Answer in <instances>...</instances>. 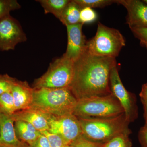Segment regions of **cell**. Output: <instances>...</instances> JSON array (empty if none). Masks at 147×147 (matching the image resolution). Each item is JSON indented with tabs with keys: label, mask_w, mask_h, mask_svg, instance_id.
<instances>
[{
	"label": "cell",
	"mask_w": 147,
	"mask_h": 147,
	"mask_svg": "<svg viewBox=\"0 0 147 147\" xmlns=\"http://www.w3.org/2000/svg\"><path fill=\"white\" fill-rule=\"evenodd\" d=\"M116 64V59L94 56L86 50L74 62L73 78L68 88L77 100L110 94V71Z\"/></svg>",
	"instance_id": "6da1fadb"
},
{
	"label": "cell",
	"mask_w": 147,
	"mask_h": 147,
	"mask_svg": "<svg viewBox=\"0 0 147 147\" xmlns=\"http://www.w3.org/2000/svg\"><path fill=\"white\" fill-rule=\"evenodd\" d=\"M78 119L82 136L96 143L105 144L119 134L131 133L124 113L113 117Z\"/></svg>",
	"instance_id": "7a4b0ae2"
},
{
	"label": "cell",
	"mask_w": 147,
	"mask_h": 147,
	"mask_svg": "<svg viewBox=\"0 0 147 147\" xmlns=\"http://www.w3.org/2000/svg\"><path fill=\"white\" fill-rule=\"evenodd\" d=\"M34 89L32 106L50 115L73 114L77 100L69 88Z\"/></svg>",
	"instance_id": "3957f363"
},
{
	"label": "cell",
	"mask_w": 147,
	"mask_h": 147,
	"mask_svg": "<svg viewBox=\"0 0 147 147\" xmlns=\"http://www.w3.org/2000/svg\"><path fill=\"white\" fill-rule=\"evenodd\" d=\"M124 113L123 108L113 93L77 100L73 114L81 118L113 117Z\"/></svg>",
	"instance_id": "277c9868"
},
{
	"label": "cell",
	"mask_w": 147,
	"mask_h": 147,
	"mask_svg": "<svg viewBox=\"0 0 147 147\" xmlns=\"http://www.w3.org/2000/svg\"><path fill=\"white\" fill-rule=\"evenodd\" d=\"M125 45V39L118 30L99 22L95 35L87 42V50L94 56L116 59Z\"/></svg>",
	"instance_id": "5b68a950"
},
{
	"label": "cell",
	"mask_w": 147,
	"mask_h": 147,
	"mask_svg": "<svg viewBox=\"0 0 147 147\" xmlns=\"http://www.w3.org/2000/svg\"><path fill=\"white\" fill-rule=\"evenodd\" d=\"M74 62L63 55L50 64L47 71L35 80L34 89L68 88L73 79Z\"/></svg>",
	"instance_id": "8992f818"
},
{
	"label": "cell",
	"mask_w": 147,
	"mask_h": 147,
	"mask_svg": "<svg viewBox=\"0 0 147 147\" xmlns=\"http://www.w3.org/2000/svg\"><path fill=\"white\" fill-rule=\"evenodd\" d=\"M110 87L112 93L120 102L124 111L127 121L129 123L138 117V107L135 94L128 91L124 86L119 75L117 64L111 69Z\"/></svg>",
	"instance_id": "52a82bcc"
},
{
	"label": "cell",
	"mask_w": 147,
	"mask_h": 147,
	"mask_svg": "<svg viewBox=\"0 0 147 147\" xmlns=\"http://www.w3.org/2000/svg\"><path fill=\"white\" fill-rule=\"evenodd\" d=\"M47 131L57 134L67 145H71L82 135V129L78 118L73 114L63 116L50 115Z\"/></svg>",
	"instance_id": "ba28073f"
},
{
	"label": "cell",
	"mask_w": 147,
	"mask_h": 147,
	"mask_svg": "<svg viewBox=\"0 0 147 147\" xmlns=\"http://www.w3.org/2000/svg\"><path fill=\"white\" fill-rule=\"evenodd\" d=\"M26 40V35L16 19L9 14L0 20L1 51L14 50L17 44Z\"/></svg>",
	"instance_id": "9c48e42d"
},
{
	"label": "cell",
	"mask_w": 147,
	"mask_h": 147,
	"mask_svg": "<svg viewBox=\"0 0 147 147\" xmlns=\"http://www.w3.org/2000/svg\"><path fill=\"white\" fill-rule=\"evenodd\" d=\"M83 25L79 24L66 26L67 45L64 55L74 62L79 59L87 49L88 41L82 32Z\"/></svg>",
	"instance_id": "30bf717a"
},
{
	"label": "cell",
	"mask_w": 147,
	"mask_h": 147,
	"mask_svg": "<svg viewBox=\"0 0 147 147\" xmlns=\"http://www.w3.org/2000/svg\"><path fill=\"white\" fill-rule=\"evenodd\" d=\"M127 11L126 24L130 29L147 28V4L139 0H117Z\"/></svg>",
	"instance_id": "8fae6325"
},
{
	"label": "cell",
	"mask_w": 147,
	"mask_h": 147,
	"mask_svg": "<svg viewBox=\"0 0 147 147\" xmlns=\"http://www.w3.org/2000/svg\"><path fill=\"white\" fill-rule=\"evenodd\" d=\"M11 116L14 121H24L31 124L40 132L49 129L48 120L50 115L33 106L16 111Z\"/></svg>",
	"instance_id": "7c38bea8"
},
{
	"label": "cell",
	"mask_w": 147,
	"mask_h": 147,
	"mask_svg": "<svg viewBox=\"0 0 147 147\" xmlns=\"http://www.w3.org/2000/svg\"><path fill=\"white\" fill-rule=\"evenodd\" d=\"M0 144L7 147H30L16 135L12 116L0 111Z\"/></svg>",
	"instance_id": "4fadbf2b"
},
{
	"label": "cell",
	"mask_w": 147,
	"mask_h": 147,
	"mask_svg": "<svg viewBox=\"0 0 147 147\" xmlns=\"http://www.w3.org/2000/svg\"><path fill=\"white\" fill-rule=\"evenodd\" d=\"M34 91L33 88L30 86L26 81L16 79L12 85L11 92L16 112L31 107L33 101Z\"/></svg>",
	"instance_id": "5bb4252c"
},
{
	"label": "cell",
	"mask_w": 147,
	"mask_h": 147,
	"mask_svg": "<svg viewBox=\"0 0 147 147\" xmlns=\"http://www.w3.org/2000/svg\"><path fill=\"white\" fill-rule=\"evenodd\" d=\"M14 127L19 140L30 147L32 146L41 134L32 124L24 121H15Z\"/></svg>",
	"instance_id": "9a60e30c"
},
{
	"label": "cell",
	"mask_w": 147,
	"mask_h": 147,
	"mask_svg": "<svg viewBox=\"0 0 147 147\" xmlns=\"http://www.w3.org/2000/svg\"><path fill=\"white\" fill-rule=\"evenodd\" d=\"M81 10L74 0L70 1L65 8L60 21L66 26L81 24L80 20Z\"/></svg>",
	"instance_id": "2e32d148"
},
{
	"label": "cell",
	"mask_w": 147,
	"mask_h": 147,
	"mask_svg": "<svg viewBox=\"0 0 147 147\" xmlns=\"http://www.w3.org/2000/svg\"><path fill=\"white\" fill-rule=\"evenodd\" d=\"M44 9L45 14L50 13L60 20L62 14L69 0H37Z\"/></svg>",
	"instance_id": "e0dca14e"
},
{
	"label": "cell",
	"mask_w": 147,
	"mask_h": 147,
	"mask_svg": "<svg viewBox=\"0 0 147 147\" xmlns=\"http://www.w3.org/2000/svg\"><path fill=\"white\" fill-rule=\"evenodd\" d=\"M0 111L9 115H12L16 112L11 91L0 95Z\"/></svg>",
	"instance_id": "ac0fdd59"
},
{
	"label": "cell",
	"mask_w": 147,
	"mask_h": 147,
	"mask_svg": "<svg viewBox=\"0 0 147 147\" xmlns=\"http://www.w3.org/2000/svg\"><path fill=\"white\" fill-rule=\"evenodd\" d=\"M82 9L85 7L90 8H103L116 3L114 0H74Z\"/></svg>",
	"instance_id": "d6986e66"
},
{
	"label": "cell",
	"mask_w": 147,
	"mask_h": 147,
	"mask_svg": "<svg viewBox=\"0 0 147 147\" xmlns=\"http://www.w3.org/2000/svg\"><path fill=\"white\" fill-rule=\"evenodd\" d=\"M129 135L126 133L119 134L105 143L103 147H132Z\"/></svg>",
	"instance_id": "ffe728a7"
},
{
	"label": "cell",
	"mask_w": 147,
	"mask_h": 147,
	"mask_svg": "<svg viewBox=\"0 0 147 147\" xmlns=\"http://www.w3.org/2000/svg\"><path fill=\"white\" fill-rule=\"evenodd\" d=\"M21 6L16 0H0V20L10 14L12 11L21 8Z\"/></svg>",
	"instance_id": "44dd1931"
},
{
	"label": "cell",
	"mask_w": 147,
	"mask_h": 147,
	"mask_svg": "<svg viewBox=\"0 0 147 147\" xmlns=\"http://www.w3.org/2000/svg\"><path fill=\"white\" fill-rule=\"evenodd\" d=\"M97 15L92 9L85 7L80 11V23L84 24H90L97 19Z\"/></svg>",
	"instance_id": "7402d4cb"
},
{
	"label": "cell",
	"mask_w": 147,
	"mask_h": 147,
	"mask_svg": "<svg viewBox=\"0 0 147 147\" xmlns=\"http://www.w3.org/2000/svg\"><path fill=\"white\" fill-rule=\"evenodd\" d=\"M16 79L7 74H0V95L11 91L12 85Z\"/></svg>",
	"instance_id": "603a6c76"
},
{
	"label": "cell",
	"mask_w": 147,
	"mask_h": 147,
	"mask_svg": "<svg viewBox=\"0 0 147 147\" xmlns=\"http://www.w3.org/2000/svg\"><path fill=\"white\" fill-rule=\"evenodd\" d=\"M105 144L92 142L82 135L80 136L71 144V147H103Z\"/></svg>",
	"instance_id": "cb8c5ba5"
},
{
	"label": "cell",
	"mask_w": 147,
	"mask_h": 147,
	"mask_svg": "<svg viewBox=\"0 0 147 147\" xmlns=\"http://www.w3.org/2000/svg\"><path fill=\"white\" fill-rule=\"evenodd\" d=\"M46 136L50 143V147H65L66 144L63 139L57 134L50 133L47 131L41 132Z\"/></svg>",
	"instance_id": "d4e9b609"
},
{
	"label": "cell",
	"mask_w": 147,
	"mask_h": 147,
	"mask_svg": "<svg viewBox=\"0 0 147 147\" xmlns=\"http://www.w3.org/2000/svg\"><path fill=\"white\" fill-rule=\"evenodd\" d=\"M130 30L141 45L147 48V28H132Z\"/></svg>",
	"instance_id": "484cf974"
},
{
	"label": "cell",
	"mask_w": 147,
	"mask_h": 147,
	"mask_svg": "<svg viewBox=\"0 0 147 147\" xmlns=\"http://www.w3.org/2000/svg\"><path fill=\"white\" fill-rule=\"evenodd\" d=\"M138 139L142 147H147V127H141L138 133Z\"/></svg>",
	"instance_id": "4316f807"
},
{
	"label": "cell",
	"mask_w": 147,
	"mask_h": 147,
	"mask_svg": "<svg viewBox=\"0 0 147 147\" xmlns=\"http://www.w3.org/2000/svg\"><path fill=\"white\" fill-rule=\"evenodd\" d=\"M30 147H50V145L47 137L41 133L34 144Z\"/></svg>",
	"instance_id": "83f0119b"
},
{
	"label": "cell",
	"mask_w": 147,
	"mask_h": 147,
	"mask_svg": "<svg viewBox=\"0 0 147 147\" xmlns=\"http://www.w3.org/2000/svg\"><path fill=\"white\" fill-rule=\"evenodd\" d=\"M141 100L144 109V117L145 119L144 126L147 127V98H141Z\"/></svg>",
	"instance_id": "f1b7e54d"
},
{
	"label": "cell",
	"mask_w": 147,
	"mask_h": 147,
	"mask_svg": "<svg viewBox=\"0 0 147 147\" xmlns=\"http://www.w3.org/2000/svg\"><path fill=\"white\" fill-rule=\"evenodd\" d=\"M139 96L140 98H147V83L142 86Z\"/></svg>",
	"instance_id": "f546056e"
},
{
	"label": "cell",
	"mask_w": 147,
	"mask_h": 147,
	"mask_svg": "<svg viewBox=\"0 0 147 147\" xmlns=\"http://www.w3.org/2000/svg\"><path fill=\"white\" fill-rule=\"evenodd\" d=\"M142 1L144 2V3L147 4V0H143V1Z\"/></svg>",
	"instance_id": "4dcf8cb0"
},
{
	"label": "cell",
	"mask_w": 147,
	"mask_h": 147,
	"mask_svg": "<svg viewBox=\"0 0 147 147\" xmlns=\"http://www.w3.org/2000/svg\"><path fill=\"white\" fill-rule=\"evenodd\" d=\"M0 147H7L6 146H4V145L1 144H0Z\"/></svg>",
	"instance_id": "1f68e13d"
},
{
	"label": "cell",
	"mask_w": 147,
	"mask_h": 147,
	"mask_svg": "<svg viewBox=\"0 0 147 147\" xmlns=\"http://www.w3.org/2000/svg\"><path fill=\"white\" fill-rule=\"evenodd\" d=\"M65 147H71V145H67V146H66Z\"/></svg>",
	"instance_id": "d6a6232c"
}]
</instances>
